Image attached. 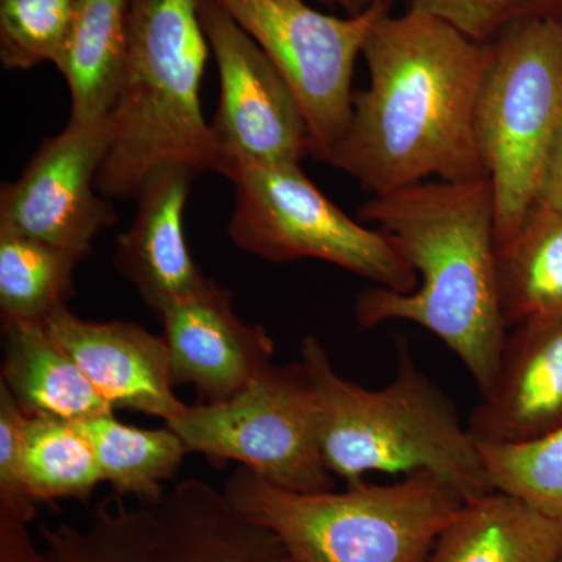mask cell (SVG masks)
<instances>
[{"instance_id":"6da1fadb","label":"cell","mask_w":562,"mask_h":562,"mask_svg":"<svg viewBox=\"0 0 562 562\" xmlns=\"http://www.w3.org/2000/svg\"><path fill=\"white\" fill-rule=\"evenodd\" d=\"M361 57L369 85L353 92L331 166L372 198L430 177H487L476 149L475 109L491 41L469 38L431 14L391 10L373 24Z\"/></svg>"},{"instance_id":"7a4b0ae2","label":"cell","mask_w":562,"mask_h":562,"mask_svg":"<svg viewBox=\"0 0 562 562\" xmlns=\"http://www.w3.org/2000/svg\"><path fill=\"white\" fill-rule=\"evenodd\" d=\"M413 266L412 292L372 286L355 301L362 328L405 321L438 336L460 358L480 394L497 376L508 325L503 316L490 177L422 181L361 206Z\"/></svg>"},{"instance_id":"3957f363","label":"cell","mask_w":562,"mask_h":562,"mask_svg":"<svg viewBox=\"0 0 562 562\" xmlns=\"http://www.w3.org/2000/svg\"><path fill=\"white\" fill-rule=\"evenodd\" d=\"M301 357L316 403L322 457L347 486L372 472H428L453 483L468 501L490 494L479 443L450 398L420 371L408 342L397 346V371L383 390L342 379L319 339L306 336Z\"/></svg>"},{"instance_id":"277c9868","label":"cell","mask_w":562,"mask_h":562,"mask_svg":"<svg viewBox=\"0 0 562 562\" xmlns=\"http://www.w3.org/2000/svg\"><path fill=\"white\" fill-rule=\"evenodd\" d=\"M210 43L201 0H128V54L99 194L135 199L162 162L220 172L221 157L201 105Z\"/></svg>"},{"instance_id":"5b68a950","label":"cell","mask_w":562,"mask_h":562,"mask_svg":"<svg viewBox=\"0 0 562 562\" xmlns=\"http://www.w3.org/2000/svg\"><path fill=\"white\" fill-rule=\"evenodd\" d=\"M224 494L247 519L271 530L297 562H424L468 502L453 483L428 472L391 484L301 494L243 465Z\"/></svg>"},{"instance_id":"8992f818","label":"cell","mask_w":562,"mask_h":562,"mask_svg":"<svg viewBox=\"0 0 562 562\" xmlns=\"http://www.w3.org/2000/svg\"><path fill=\"white\" fill-rule=\"evenodd\" d=\"M562 122V14L527 18L491 41L475 109V140L495 205L497 250L538 199Z\"/></svg>"},{"instance_id":"52a82bcc","label":"cell","mask_w":562,"mask_h":562,"mask_svg":"<svg viewBox=\"0 0 562 562\" xmlns=\"http://www.w3.org/2000/svg\"><path fill=\"white\" fill-rule=\"evenodd\" d=\"M220 173L235 187L228 236L243 251L269 262H330L395 292L419 284L390 236L347 216L301 166L236 160Z\"/></svg>"},{"instance_id":"ba28073f","label":"cell","mask_w":562,"mask_h":562,"mask_svg":"<svg viewBox=\"0 0 562 562\" xmlns=\"http://www.w3.org/2000/svg\"><path fill=\"white\" fill-rule=\"evenodd\" d=\"M190 452L236 461L280 490L316 494L336 479L322 457L316 403L303 362L268 366L231 401L187 406L166 422Z\"/></svg>"},{"instance_id":"9c48e42d","label":"cell","mask_w":562,"mask_h":562,"mask_svg":"<svg viewBox=\"0 0 562 562\" xmlns=\"http://www.w3.org/2000/svg\"><path fill=\"white\" fill-rule=\"evenodd\" d=\"M279 69L301 105L314 157L330 161L349 127L355 66L383 0L355 16L314 10L305 0H214Z\"/></svg>"},{"instance_id":"30bf717a","label":"cell","mask_w":562,"mask_h":562,"mask_svg":"<svg viewBox=\"0 0 562 562\" xmlns=\"http://www.w3.org/2000/svg\"><path fill=\"white\" fill-rule=\"evenodd\" d=\"M113 120L68 122L47 138L16 181L0 190V232L38 239L80 260L116 222L109 199L95 194V180L113 144Z\"/></svg>"},{"instance_id":"8fae6325","label":"cell","mask_w":562,"mask_h":562,"mask_svg":"<svg viewBox=\"0 0 562 562\" xmlns=\"http://www.w3.org/2000/svg\"><path fill=\"white\" fill-rule=\"evenodd\" d=\"M203 32L220 72L210 128L225 161L291 162L313 154L301 105L265 52L214 0H201Z\"/></svg>"},{"instance_id":"7c38bea8","label":"cell","mask_w":562,"mask_h":562,"mask_svg":"<svg viewBox=\"0 0 562 562\" xmlns=\"http://www.w3.org/2000/svg\"><path fill=\"white\" fill-rule=\"evenodd\" d=\"M173 384H191L199 403L231 401L272 364L276 346L258 324L233 312L231 291L210 280L160 317Z\"/></svg>"},{"instance_id":"4fadbf2b","label":"cell","mask_w":562,"mask_h":562,"mask_svg":"<svg viewBox=\"0 0 562 562\" xmlns=\"http://www.w3.org/2000/svg\"><path fill=\"white\" fill-rule=\"evenodd\" d=\"M44 324L113 409L169 422L187 408L173 392L165 338L132 322L80 319L68 306L55 310Z\"/></svg>"},{"instance_id":"5bb4252c","label":"cell","mask_w":562,"mask_h":562,"mask_svg":"<svg viewBox=\"0 0 562 562\" xmlns=\"http://www.w3.org/2000/svg\"><path fill=\"white\" fill-rule=\"evenodd\" d=\"M198 171L162 162L140 184L135 221L116 239L114 268L158 317L209 283L184 235V209Z\"/></svg>"},{"instance_id":"9a60e30c","label":"cell","mask_w":562,"mask_h":562,"mask_svg":"<svg viewBox=\"0 0 562 562\" xmlns=\"http://www.w3.org/2000/svg\"><path fill=\"white\" fill-rule=\"evenodd\" d=\"M562 425V317L509 328L497 376L469 417L476 443H519Z\"/></svg>"},{"instance_id":"2e32d148","label":"cell","mask_w":562,"mask_h":562,"mask_svg":"<svg viewBox=\"0 0 562 562\" xmlns=\"http://www.w3.org/2000/svg\"><path fill=\"white\" fill-rule=\"evenodd\" d=\"M146 506L154 516L146 562H297L271 530L202 480H184Z\"/></svg>"},{"instance_id":"e0dca14e","label":"cell","mask_w":562,"mask_h":562,"mask_svg":"<svg viewBox=\"0 0 562 562\" xmlns=\"http://www.w3.org/2000/svg\"><path fill=\"white\" fill-rule=\"evenodd\" d=\"M561 550L562 520L490 492L461 506L424 562H553Z\"/></svg>"},{"instance_id":"ac0fdd59","label":"cell","mask_w":562,"mask_h":562,"mask_svg":"<svg viewBox=\"0 0 562 562\" xmlns=\"http://www.w3.org/2000/svg\"><path fill=\"white\" fill-rule=\"evenodd\" d=\"M3 336L0 384L27 416L80 422L114 412L44 322L5 325Z\"/></svg>"},{"instance_id":"d6986e66","label":"cell","mask_w":562,"mask_h":562,"mask_svg":"<svg viewBox=\"0 0 562 562\" xmlns=\"http://www.w3.org/2000/svg\"><path fill=\"white\" fill-rule=\"evenodd\" d=\"M128 54V0H77L55 68L70 95L69 122L109 117L120 98Z\"/></svg>"},{"instance_id":"ffe728a7","label":"cell","mask_w":562,"mask_h":562,"mask_svg":"<svg viewBox=\"0 0 562 562\" xmlns=\"http://www.w3.org/2000/svg\"><path fill=\"white\" fill-rule=\"evenodd\" d=\"M497 251L508 328L525 321L562 317V214L535 202L516 236Z\"/></svg>"},{"instance_id":"44dd1931","label":"cell","mask_w":562,"mask_h":562,"mask_svg":"<svg viewBox=\"0 0 562 562\" xmlns=\"http://www.w3.org/2000/svg\"><path fill=\"white\" fill-rule=\"evenodd\" d=\"M79 424L90 438L103 483L116 497H135L139 505H154L165 497L162 483L176 475L190 453L168 425L147 430L117 420L113 413Z\"/></svg>"},{"instance_id":"7402d4cb","label":"cell","mask_w":562,"mask_h":562,"mask_svg":"<svg viewBox=\"0 0 562 562\" xmlns=\"http://www.w3.org/2000/svg\"><path fill=\"white\" fill-rule=\"evenodd\" d=\"M20 461L35 501H87L103 483L90 438L79 422L27 416L21 424Z\"/></svg>"},{"instance_id":"603a6c76","label":"cell","mask_w":562,"mask_h":562,"mask_svg":"<svg viewBox=\"0 0 562 562\" xmlns=\"http://www.w3.org/2000/svg\"><path fill=\"white\" fill-rule=\"evenodd\" d=\"M80 258L38 239L0 232L2 327L44 322L74 294Z\"/></svg>"},{"instance_id":"cb8c5ba5","label":"cell","mask_w":562,"mask_h":562,"mask_svg":"<svg viewBox=\"0 0 562 562\" xmlns=\"http://www.w3.org/2000/svg\"><path fill=\"white\" fill-rule=\"evenodd\" d=\"M151 532L149 506L131 508L116 495L99 503L83 527L41 528L46 562H146Z\"/></svg>"},{"instance_id":"d4e9b609","label":"cell","mask_w":562,"mask_h":562,"mask_svg":"<svg viewBox=\"0 0 562 562\" xmlns=\"http://www.w3.org/2000/svg\"><path fill=\"white\" fill-rule=\"evenodd\" d=\"M479 450L492 492L562 520V425L532 441L479 443Z\"/></svg>"},{"instance_id":"484cf974","label":"cell","mask_w":562,"mask_h":562,"mask_svg":"<svg viewBox=\"0 0 562 562\" xmlns=\"http://www.w3.org/2000/svg\"><path fill=\"white\" fill-rule=\"evenodd\" d=\"M77 0H0V63L29 70L57 63Z\"/></svg>"},{"instance_id":"4316f807","label":"cell","mask_w":562,"mask_h":562,"mask_svg":"<svg viewBox=\"0 0 562 562\" xmlns=\"http://www.w3.org/2000/svg\"><path fill=\"white\" fill-rule=\"evenodd\" d=\"M406 10L431 14L469 38L490 43L514 22L562 14V0H406Z\"/></svg>"},{"instance_id":"83f0119b","label":"cell","mask_w":562,"mask_h":562,"mask_svg":"<svg viewBox=\"0 0 562 562\" xmlns=\"http://www.w3.org/2000/svg\"><path fill=\"white\" fill-rule=\"evenodd\" d=\"M35 516L36 508L0 506V562H46L29 530Z\"/></svg>"},{"instance_id":"f1b7e54d","label":"cell","mask_w":562,"mask_h":562,"mask_svg":"<svg viewBox=\"0 0 562 562\" xmlns=\"http://www.w3.org/2000/svg\"><path fill=\"white\" fill-rule=\"evenodd\" d=\"M536 202H541L562 214V122L543 166Z\"/></svg>"},{"instance_id":"f546056e","label":"cell","mask_w":562,"mask_h":562,"mask_svg":"<svg viewBox=\"0 0 562 562\" xmlns=\"http://www.w3.org/2000/svg\"><path fill=\"white\" fill-rule=\"evenodd\" d=\"M317 2L330 7V9L346 11L347 16H355V14H361L372 9L373 5L383 2V0H317Z\"/></svg>"},{"instance_id":"4dcf8cb0","label":"cell","mask_w":562,"mask_h":562,"mask_svg":"<svg viewBox=\"0 0 562 562\" xmlns=\"http://www.w3.org/2000/svg\"><path fill=\"white\" fill-rule=\"evenodd\" d=\"M553 562H562V550H561V553L558 554L557 558H554Z\"/></svg>"}]
</instances>
